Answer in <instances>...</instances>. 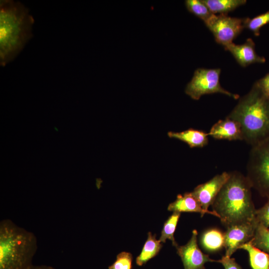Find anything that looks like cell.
I'll return each instance as SVG.
<instances>
[{
	"mask_svg": "<svg viewBox=\"0 0 269 269\" xmlns=\"http://www.w3.org/2000/svg\"><path fill=\"white\" fill-rule=\"evenodd\" d=\"M34 20L18 1H0V65L12 61L32 37Z\"/></svg>",
	"mask_w": 269,
	"mask_h": 269,
	"instance_id": "1",
	"label": "cell"
},
{
	"mask_svg": "<svg viewBox=\"0 0 269 269\" xmlns=\"http://www.w3.org/2000/svg\"><path fill=\"white\" fill-rule=\"evenodd\" d=\"M252 187L246 176L238 171L230 176L214 200L213 211L226 228L255 221L256 209L252 200Z\"/></svg>",
	"mask_w": 269,
	"mask_h": 269,
	"instance_id": "2",
	"label": "cell"
},
{
	"mask_svg": "<svg viewBox=\"0 0 269 269\" xmlns=\"http://www.w3.org/2000/svg\"><path fill=\"white\" fill-rule=\"evenodd\" d=\"M227 117L240 123L243 140L251 147L269 138V98L255 83Z\"/></svg>",
	"mask_w": 269,
	"mask_h": 269,
	"instance_id": "3",
	"label": "cell"
},
{
	"mask_svg": "<svg viewBox=\"0 0 269 269\" xmlns=\"http://www.w3.org/2000/svg\"><path fill=\"white\" fill-rule=\"evenodd\" d=\"M37 248L32 232L9 219L0 223V269H30Z\"/></svg>",
	"mask_w": 269,
	"mask_h": 269,
	"instance_id": "4",
	"label": "cell"
},
{
	"mask_svg": "<svg viewBox=\"0 0 269 269\" xmlns=\"http://www.w3.org/2000/svg\"><path fill=\"white\" fill-rule=\"evenodd\" d=\"M246 176L252 188L269 201V138L252 146Z\"/></svg>",
	"mask_w": 269,
	"mask_h": 269,
	"instance_id": "5",
	"label": "cell"
},
{
	"mask_svg": "<svg viewBox=\"0 0 269 269\" xmlns=\"http://www.w3.org/2000/svg\"><path fill=\"white\" fill-rule=\"evenodd\" d=\"M220 73V69H196L185 88L186 94L195 100H199L203 95L214 93H221L236 100L239 99V95L222 87L219 81Z\"/></svg>",
	"mask_w": 269,
	"mask_h": 269,
	"instance_id": "6",
	"label": "cell"
},
{
	"mask_svg": "<svg viewBox=\"0 0 269 269\" xmlns=\"http://www.w3.org/2000/svg\"><path fill=\"white\" fill-rule=\"evenodd\" d=\"M249 19V17H230L227 14H213L204 23L213 33L216 41L225 47L233 43L246 28Z\"/></svg>",
	"mask_w": 269,
	"mask_h": 269,
	"instance_id": "7",
	"label": "cell"
},
{
	"mask_svg": "<svg viewBox=\"0 0 269 269\" xmlns=\"http://www.w3.org/2000/svg\"><path fill=\"white\" fill-rule=\"evenodd\" d=\"M197 235L196 230H193L189 241L185 245L176 248L184 269H205L206 263L218 261L211 259L200 250L197 244Z\"/></svg>",
	"mask_w": 269,
	"mask_h": 269,
	"instance_id": "8",
	"label": "cell"
},
{
	"mask_svg": "<svg viewBox=\"0 0 269 269\" xmlns=\"http://www.w3.org/2000/svg\"><path fill=\"white\" fill-rule=\"evenodd\" d=\"M256 226L255 221L227 227L224 233L225 255L231 257L241 246L250 241L254 236Z\"/></svg>",
	"mask_w": 269,
	"mask_h": 269,
	"instance_id": "9",
	"label": "cell"
},
{
	"mask_svg": "<svg viewBox=\"0 0 269 269\" xmlns=\"http://www.w3.org/2000/svg\"><path fill=\"white\" fill-rule=\"evenodd\" d=\"M230 172H223L214 176L208 181L198 185L191 192L202 208L208 211L220 190L227 181Z\"/></svg>",
	"mask_w": 269,
	"mask_h": 269,
	"instance_id": "10",
	"label": "cell"
},
{
	"mask_svg": "<svg viewBox=\"0 0 269 269\" xmlns=\"http://www.w3.org/2000/svg\"><path fill=\"white\" fill-rule=\"evenodd\" d=\"M233 55L238 63L242 67L253 63H264L266 59L259 56L255 51V44L251 38H248L245 43L237 45L232 43L225 47Z\"/></svg>",
	"mask_w": 269,
	"mask_h": 269,
	"instance_id": "11",
	"label": "cell"
},
{
	"mask_svg": "<svg viewBox=\"0 0 269 269\" xmlns=\"http://www.w3.org/2000/svg\"><path fill=\"white\" fill-rule=\"evenodd\" d=\"M208 134L216 139L243 140L241 125L228 117L215 123L210 129Z\"/></svg>",
	"mask_w": 269,
	"mask_h": 269,
	"instance_id": "12",
	"label": "cell"
},
{
	"mask_svg": "<svg viewBox=\"0 0 269 269\" xmlns=\"http://www.w3.org/2000/svg\"><path fill=\"white\" fill-rule=\"evenodd\" d=\"M167 209L170 211L180 213H199L201 217H203L205 214L208 213L218 217L217 214L213 211L204 210L191 192H186L183 195L178 194L176 200L169 204Z\"/></svg>",
	"mask_w": 269,
	"mask_h": 269,
	"instance_id": "13",
	"label": "cell"
},
{
	"mask_svg": "<svg viewBox=\"0 0 269 269\" xmlns=\"http://www.w3.org/2000/svg\"><path fill=\"white\" fill-rule=\"evenodd\" d=\"M168 136L171 138L181 140L190 147H203L208 144L209 134L203 131L189 129L180 132H169Z\"/></svg>",
	"mask_w": 269,
	"mask_h": 269,
	"instance_id": "14",
	"label": "cell"
},
{
	"mask_svg": "<svg viewBox=\"0 0 269 269\" xmlns=\"http://www.w3.org/2000/svg\"><path fill=\"white\" fill-rule=\"evenodd\" d=\"M200 243L203 248L208 252L220 251L225 246L224 233L216 228L208 229L201 235Z\"/></svg>",
	"mask_w": 269,
	"mask_h": 269,
	"instance_id": "15",
	"label": "cell"
},
{
	"mask_svg": "<svg viewBox=\"0 0 269 269\" xmlns=\"http://www.w3.org/2000/svg\"><path fill=\"white\" fill-rule=\"evenodd\" d=\"M240 249L248 252L252 269H269V255L254 246L251 241L241 246Z\"/></svg>",
	"mask_w": 269,
	"mask_h": 269,
	"instance_id": "16",
	"label": "cell"
},
{
	"mask_svg": "<svg viewBox=\"0 0 269 269\" xmlns=\"http://www.w3.org/2000/svg\"><path fill=\"white\" fill-rule=\"evenodd\" d=\"M147 238L140 254L135 260L136 264L141 266L157 255L162 247V243L156 239V235L148 232Z\"/></svg>",
	"mask_w": 269,
	"mask_h": 269,
	"instance_id": "17",
	"label": "cell"
},
{
	"mask_svg": "<svg viewBox=\"0 0 269 269\" xmlns=\"http://www.w3.org/2000/svg\"><path fill=\"white\" fill-rule=\"evenodd\" d=\"M210 11L215 14H226L245 4L246 0H201Z\"/></svg>",
	"mask_w": 269,
	"mask_h": 269,
	"instance_id": "18",
	"label": "cell"
},
{
	"mask_svg": "<svg viewBox=\"0 0 269 269\" xmlns=\"http://www.w3.org/2000/svg\"><path fill=\"white\" fill-rule=\"evenodd\" d=\"M180 214V212H173L164 222L159 239L161 243H165L168 239L172 242V245L175 247L178 246L175 241L174 234Z\"/></svg>",
	"mask_w": 269,
	"mask_h": 269,
	"instance_id": "19",
	"label": "cell"
},
{
	"mask_svg": "<svg viewBox=\"0 0 269 269\" xmlns=\"http://www.w3.org/2000/svg\"><path fill=\"white\" fill-rule=\"evenodd\" d=\"M251 242L254 246L269 255V229L257 223L254 236Z\"/></svg>",
	"mask_w": 269,
	"mask_h": 269,
	"instance_id": "20",
	"label": "cell"
},
{
	"mask_svg": "<svg viewBox=\"0 0 269 269\" xmlns=\"http://www.w3.org/2000/svg\"><path fill=\"white\" fill-rule=\"evenodd\" d=\"M185 4L190 12L202 19L204 22L213 14L201 0H187Z\"/></svg>",
	"mask_w": 269,
	"mask_h": 269,
	"instance_id": "21",
	"label": "cell"
},
{
	"mask_svg": "<svg viewBox=\"0 0 269 269\" xmlns=\"http://www.w3.org/2000/svg\"><path fill=\"white\" fill-rule=\"evenodd\" d=\"M269 23V10L252 19L249 18L246 28L252 31L255 36H259L262 27Z\"/></svg>",
	"mask_w": 269,
	"mask_h": 269,
	"instance_id": "22",
	"label": "cell"
},
{
	"mask_svg": "<svg viewBox=\"0 0 269 269\" xmlns=\"http://www.w3.org/2000/svg\"><path fill=\"white\" fill-rule=\"evenodd\" d=\"M133 256L129 252H122L116 257L114 263L109 267V269H132Z\"/></svg>",
	"mask_w": 269,
	"mask_h": 269,
	"instance_id": "23",
	"label": "cell"
},
{
	"mask_svg": "<svg viewBox=\"0 0 269 269\" xmlns=\"http://www.w3.org/2000/svg\"><path fill=\"white\" fill-rule=\"evenodd\" d=\"M255 221L257 224L269 229V201L256 210Z\"/></svg>",
	"mask_w": 269,
	"mask_h": 269,
	"instance_id": "24",
	"label": "cell"
},
{
	"mask_svg": "<svg viewBox=\"0 0 269 269\" xmlns=\"http://www.w3.org/2000/svg\"><path fill=\"white\" fill-rule=\"evenodd\" d=\"M217 261V263L222 265L224 269H242V267L236 262L235 259L231 257L224 255L220 260Z\"/></svg>",
	"mask_w": 269,
	"mask_h": 269,
	"instance_id": "25",
	"label": "cell"
},
{
	"mask_svg": "<svg viewBox=\"0 0 269 269\" xmlns=\"http://www.w3.org/2000/svg\"><path fill=\"white\" fill-rule=\"evenodd\" d=\"M255 83L264 94L269 98V73Z\"/></svg>",
	"mask_w": 269,
	"mask_h": 269,
	"instance_id": "26",
	"label": "cell"
},
{
	"mask_svg": "<svg viewBox=\"0 0 269 269\" xmlns=\"http://www.w3.org/2000/svg\"><path fill=\"white\" fill-rule=\"evenodd\" d=\"M30 269H54L51 267L46 266L32 267Z\"/></svg>",
	"mask_w": 269,
	"mask_h": 269,
	"instance_id": "27",
	"label": "cell"
}]
</instances>
